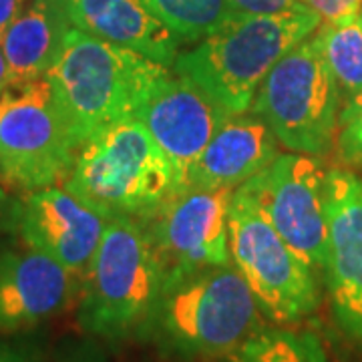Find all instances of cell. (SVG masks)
I'll return each instance as SVG.
<instances>
[{
    "label": "cell",
    "instance_id": "cell-1",
    "mask_svg": "<svg viewBox=\"0 0 362 362\" xmlns=\"http://www.w3.org/2000/svg\"><path fill=\"white\" fill-rule=\"evenodd\" d=\"M169 66L139 52L71 28L57 63L47 73L73 141L81 147L107 127L137 115Z\"/></svg>",
    "mask_w": 362,
    "mask_h": 362
},
{
    "label": "cell",
    "instance_id": "cell-2",
    "mask_svg": "<svg viewBox=\"0 0 362 362\" xmlns=\"http://www.w3.org/2000/svg\"><path fill=\"white\" fill-rule=\"evenodd\" d=\"M259 314L232 262L165 286L139 330L173 356H228L262 330Z\"/></svg>",
    "mask_w": 362,
    "mask_h": 362
},
{
    "label": "cell",
    "instance_id": "cell-3",
    "mask_svg": "<svg viewBox=\"0 0 362 362\" xmlns=\"http://www.w3.org/2000/svg\"><path fill=\"white\" fill-rule=\"evenodd\" d=\"M320 25V14L308 6L284 14L238 16L195 49L180 52L171 71L197 85L230 115H244L276 63Z\"/></svg>",
    "mask_w": 362,
    "mask_h": 362
},
{
    "label": "cell",
    "instance_id": "cell-4",
    "mask_svg": "<svg viewBox=\"0 0 362 362\" xmlns=\"http://www.w3.org/2000/svg\"><path fill=\"white\" fill-rule=\"evenodd\" d=\"M63 187L107 220H143L175 192V169L137 117L87 141Z\"/></svg>",
    "mask_w": 362,
    "mask_h": 362
},
{
    "label": "cell",
    "instance_id": "cell-5",
    "mask_svg": "<svg viewBox=\"0 0 362 362\" xmlns=\"http://www.w3.org/2000/svg\"><path fill=\"white\" fill-rule=\"evenodd\" d=\"M161 290L163 272L143 226L113 218L81 280L78 326L107 340L129 337L147 320Z\"/></svg>",
    "mask_w": 362,
    "mask_h": 362
},
{
    "label": "cell",
    "instance_id": "cell-6",
    "mask_svg": "<svg viewBox=\"0 0 362 362\" xmlns=\"http://www.w3.org/2000/svg\"><path fill=\"white\" fill-rule=\"evenodd\" d=\"M250 111L294 153L320 157L337 145L340 93L314 35L276 63Z\"/></svg>",
    "mask_w": 362,
    "mask_h": 362
},
{
    "label": "cell",
    "instance_id": "cell-7",
    "mask_svg": "<svg viewBox=\"0 0 362 362\" xmlns=\"http://www.w3.org/2000/svg\"><path fill=\"white\" fill-rule=\"evenodd\" d=\"M230 252L259 310L270 320L296 324L318 308V274L288 246L256 202L240 187L232 197Z\"/></svg>",
    "mask_w": 362,
    "mask_h": 362
},
{
    "label": "cell",
    "instance_id": "cell-8",
    "mask_svg": "<svg viewBox=\"0 0 362 362\" xmlns=\"http://www.w3.org/2000/svg\"><path fill=\"white\" fill-rule=\"evenodd\" d=\"M47 78L11 85L0 95V180L14 192L63 185L77 159Z\"/></svg>",
    "mask_w": 362,
    "mask_h": 362
},
{
    "label": "cell",
    "instance_id": "cell-9",
    "mask_svg": "<svg viewBox=\"0 0 362 362\" xmlns=\"http://www.w3.org/2000/svg\"><path fill=\"white\" fill-rule=\"evenodd\" d=\"M233 189L185 187L137 220L163 272V288L195 272L232 264L230 211Z\"/></svg>",
    "mask_w": 362,
    "mask_h": 362
},
{
    "label": "cell",
    "instance_id": "cell-10",
    "mask_svg": "<svg viewBox=\"0 0 362 362\" xmlns=\"http://www.w3.org/2000/svg\"><path fill=\"white\" fill-rule=\"evenodd\" d=\"M326 175L318 157L290 151L240 185L316 274H324L328 252Z\"/></svg>",
    "mask_w": 362,
    "mask_h": 362
},
{
    "label": "cell",
    "instance_id": "cell-11",
    "mask_svg": "<svg viewBox=\"0 0 362 362\" xmlns=\"http://www.w3.org/2000/svg\"><path fill=\"white\" fill-rule=\"evenodd\" d=\"M326 288L338 328L362 350V180L349 169L326 175Z\"/></svg>",
    "mask_w": 362,
    "mask_h": 362
},
{
    "label": "cell",
    "instance_id": "cell-12",
    "mask_svg": "<svg viewBox=\"0 0 362 362\" xmlns=\"http://www.w3.org/2000/svg\"><path fill=\"white\" fill-rule=\"evenodd\" d=\"M107 221L63 185H51L16 199L13 230L28 250L49 256L83 280Z\"/></svg>",
    "mask_w": 362,
    "mask_h": 362
},
{
    "label": "cell",
    "instance_id": "cell-13",
    "mask_svg": "<svg viewBox=\"0 0 362 362\" xmlns=\"http://www.w3.org/2000/svg\"><path fill=\"white\" fill-rule=\"evenodd\" d=\"M135 117L171 161L177 192L230 113L192 81L169 71Z\"/></svg>",
    "mask_w": 362,
    "mask_h": 362
},
{
    "label": "cell",
    "instance_id": "cell-14",
    "mask_svg": "<svg viewBox=\"0 0 362 362\" xmlns=\"http://www.w3.org/2000/svg\"><path fill=\"white\" fill-rule=\"evenodd\" d=\"M81 278L49 256L0 252V334H14L65 312L78 300Z\"/></svg>",
    "mask_w": 362,
    "mask_h": 362
},
{
    "label": "cell",
    "instance_id": "cell-15",
    "mask_svg": "<svg viewBox=\"0 0 362 362\" xmlns=\"http://www.w3.org/2000/svg\"><path fill=\"white\" fill-rule=\"evenodd\" d=\"M272 129L252 111L230 115L189 171L185 187L238 189L270 165L278 151Z\"/></svg>",
    "mask_w": 362,
    "mask_h": 362
},
{
    "label": "cell",
    "instance_id": "cell-16",
    "mask_svg": "<svg viewBox=\"0 0 362 362\" xmlns=\"http://www.w3.org/2000/svg\"><path fill=\"white\" fill-rule=\"evenodd\" d=\"M71 25L95 39L173 66L180 40L139 0H61Z\"/></svg>",
    "mask_w": 362,
    "mask_h": 362
},
{
    "label": "cell",
    "instance_id": "cell-17",
    "mask_svg": "<svg viewBox=\"0 0 362 362\" xmlns=\"http://www.w3.org/2000/svg\"><path fill=\"white\" fill-rule=\"evenodd\" d=\"M73 28L61 0H28L2 39L11 85H26L47 77Z\"/></svg>",
    "mask_w": 362,
    "mask_h": 362
},
{
    "label": "cell",
    "instance_id": "cell-18",
    "mask_svg": "<svg viewBox=\"0 0 362 362\" xmlns=\"http://www.w3.org/2000/svg\"><path fill=\"white\" fill-rule=\"evenodd\" d=\"M314 40L337 81L340 99L346 105L362 101V23L352 18L344 23H322Z\"/></svg>",
    "mask_w": 362,
    "mask_h": 362
},
{
    "label": "cell",
    "instance_id": "cell-19",
    "mask_svg": "<svg viewBox=\"0 0 362 362\" xmlns=\"http://www.w3.org/2000/svg\"><path fill=\"white\" fill-rule=\"evenodd\" d=\"M181 42H202L242 14L230 0H139Z\"/></svg>",
    "mask_w": 362,
    "mask_h": 362
},
{
    "label": "cell",
    "instance_id": "cell-20",
    "mask_svg": "<svg viewBox=\"0 0 362 362\" xmlns=\"http://www.w3.org/2000/svg\"><path fill=\"white\" fill-rule=\"evenodd\" d=\"M226 362H328L322 344L312 334L259 330L226 356Z\"/></svg>",
    "mask_w": 362,
    "mask_h": 362
},
{
    "label": "cell",
    "instance_id": "cell-21",
    "mask_svg": "<svg viewBox=\"0 0 362 362\" xmlns=\"http://www.w3.org/2000/svg\"><path fill=\"white\" fill-rule=\"evenodd\" d=\"M337 149L342 161L362 165V101L346 105L340 111Z\"/></svg>",
    "mask_w": 362,
    "mask_h": 362
},
{
    "label": "cell",
    "instance_id": "cell-22",
    "mask_svg": "<svg viewBox=\"0 0 362 362\" xmlns=\"http://www.w3.org/2000/svg\"><path fill=\"white\" fill-rule=\"evenodd\" d=\"M300 2L320 14L322 23L352 21L362 11V0H300Z\"/></svg>",
    "mask_w": 362,
    "mask_h": 362
},
{
    "label": "cell",
    "instance_id": "cell-23",
    "mask_svg": "<svg viewBox=\"0 0 362 362\" xmlns=\"http://www.w3.org/2000/svg\"><path fill=\"white\" fill-rule=\"evenodd\" d=\"M235 13L242 16H268V14H284L300 11L306 4L300 0H230Z\"/></svg>",
    "mask_w": 362,
    "mask_h": 362
},
{
    "label": "cell",
    "instance_id": "cell-24",
    "mask_svg": "<svg viewBox=\"0 0 362 362\" xmlns=\"http://www.w3.org/2000/svg\"><path fill=\"white\" fill-rule=\"evenodd\" d=\"M28 0H0V42L4 39L6 30L11 28L16 16L25 11Z\"/></svg>",
    "mask_w": 362,
    "mask_h": 362
},
{
    "label": "cell",
    "instance_id": "cell-25",
    "mask_svg": "<svg viewBox=\"0 0 362 362\" xmlns=\"http://www.w3.org/2000/svg\"><path fill=\"white\" fill-rule=\"evenodd\" d=\"M16 199L11 197L4 185H0V230H13Z\"/></svg>",
    "mask_w": 362,
    "mask_h": 362
},
{
    "label": "cell",
    "instance_id": "cell-26",
    "mask_svg": "<svg viewBox=\"0 0 362 362\" xmlns=\"http://www.w3.org/2000/svg\"><path fill=\"white\" fill-rule=\"evenodd\" d=\"M11 83V71H8V61H6V54L4 49L0 45V90H4Z\"/></svg>",
    "mask_w": 362,
    "mask_h": 362
},
{
    "label": "cell",
    "instance_id": "cell-27",
    "mask_svg": "<svg viewBox=\"0 0 362 362\" xmlns=\"http://www.w3.org/2000/svg\"><path fill=\"white\" fill-rule=\"evenodd\" d=\"M0 362H28L23 356V354H18V352H14V350L6 349V346H0Z\"/></svg>",
    "mask_w": 362,
    "mask_h": 362
},
{
    "label": "cell",
    "instance_id": "cell-28",
    "mask_svg": "<svg viewBox=\"0 0 362 362\" xmlns=\"http://www.w3.org/2000/svg\"><path fill=\"white\" fill-rule=\"evenodd\" d=\"M66 362H95V361H90V358H85V356H75V358H71V361H66Z\"/></svg>",
    "mask_w": 362,
    "mask_h": 362
},
{
    "label": "cell",
    "instance_id": "cell-29",
    "mask_svg": "<svg viewBox=\"0 0 362 362\" xmlns=\"http://www.w3.org/2000/svg\"><path fill=\"white\" fill-rule=\"evenodd\" d=\"M358 18H361V23H362V11H361V14H358Z\"/></svg>",
    "mask_w": 362,
    "mask_h": 362
},
{
    "label": "cell",
    "instance_id": "cell-30",
    "mask_svg": "<svg viewBox=\"0 0 362 362\" xmlns=\"http://www.w3.org/2000/svg\"><path fill=\"white\" fill-rule=\"evenodd\" d=\"M0 95H2V90H0Z\"/></svg>",
    "mask_w": 362,
    "mask_h": 362
}]
</instances>
